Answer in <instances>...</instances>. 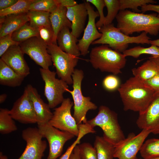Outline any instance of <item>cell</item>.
I'll use <instances>...</instances> for the list:
<instances>
[{
    "instance_id": "f6af8a7d",
    "label": "cell",
    "mask_w": 159,
    "mask_h": 159,
    "mask_svg": "<svg viewBox=\"0 0 159 159\" xmlns=\"http://www.w3.org/2000/svg\"><path fill=\"white\" fill-rule=\"evenodd\" d=\"M69 159H81L78 145L74 148Z\"/></svg>"
},
{
    "instance_id": "ac0fdd59",
    "label": "cell",
    "mask_w": 159,
    "mask_h": 159,
    "mask_svg": "<svg viewBox=\"0 0 159 159\" xmlns=\"http://www.w3.org/2000/svg\"><path fill=\"white\" fill-rule=\"evenodd\" d=\"M67 8V16L72 23L71 33L78 38L84 31L88 12L84 2Z\"/></svg>"
},
{
    "instance_id": "603a6c76",
    "label": "cell",
    "mask_w": 159,
    "mask_h": 159,
    "mask_svg": "<svg viewBox=\"0 0 159 159\" xmlns=\"http://www.w3.org/2000/svg\"><path fill=\"white\" fill-rule=\"evenodd\" d=\"M24 78L8 66L0 59V84L15 87L20 86Z\"/></svg>"
},
{
    "instance_id": "ffe728a7",
    "label": "cell",
    "mask_w": 159,
    "mask_h": 159,
    "mask_svg": "<svg viewBox=\"0 0 159 159\" xmlns=\"http://www.w3.org/2000/svg\"><path fill=\"white\" fill-rule=\"evenodd\" d=\"M67 26L63 27L57 37L58 47L63 51L78 57L81 54L77 42L79 40L70 32Z\"/></svg>"
},
{
    "instance_id": "ba28073f",
    "label": "cell",
    "mask_w": 159,
    "mask_h": 159,
    "mask_svg": "<svg viewBox=\"0 0 159 159\" xmlns=\"http://www.w3.org/2000/svg\"><path fill=\"white\" fill-rule=\"evenodd\" d=\"M41 75L45 84L44 94L50 108H55L64 99V93L68 89L64 81L56 78V72L49 69H39Z\"/></svg>"
},
{
    "instance_id": "6da1fadb",
    "label": "cell",
    "mask_w": 159,
    "mask_h": 159,
    "mask_svg": "<svg viewBox=\"0 0 159 159\" xmlns=\"http://www.w3.org/2000/svg\"><path fill=\"white\" fill-rule=\"evenodd\" d=\"M125 111L139 113L146 109L155 92L144 82L133 77L120 85L117 89Z\"/></svg>"
},
{
    "instance_id": "f35d334b",
    "label": "cell",
    "mask_w": 159,
    "mask_h": 159,
    "mask_svg": "<svg viewBox=\"0 0 159 159\" xmlns=\"http://www.w3.org/2000/svg\"><path fill=\"white\" fill-rule=\"evenodd\" d=\"M85 1L92 4L97 8L100 19L96 23V25L97 28H101L104 25L105 19L103 13L104 8L105 6L104 0H86Z\"/></svg>"
},
{
    "instance_id": "d590c367",
    "label": "cell",
    "mask_w": 159,
    "mask_h": 159,
    "mask_svg": "<svg viewBox=\"0 0 159 159\" xmlns=\"http://www.w3.org/2000/svg\"><path fill=\"white\" fill-rule=\"evenodd\" d=\"M79 134L76 140L69 147L64 153L60 157L59 159H69L75 147L80 142L81 138L85 135L90 133V131L86 126L81 125L79 126Z\"/></svg>"
},
{
    "instance_id": "f546056e",
    "label": "cell",
    "mask_w": 159,
    "mask_h": 159,
    "mask_svg": "<svg viewBox=\"0 0 159 159\" xmlns=\"http://www.w3.org/2000/svg\"><path fill=\"white\" fill-rule=\"evenodd\" d=\"M122 53L126 57L131 56L135 58L142 54H150L153 57L159 58V47L153 44L146 48L138 46L126 49Z\"/></svg>"
},
{
    "instance_id": "30bf717a",
    "label": "cell",
    "mask_w": 159,
    "mask_h": 159,
    "mask_svg": "<svg viewBox=\"0 0 159 159\" xmlns=\"http://www.w3.org/2000/svg\"><path fill=\"white\" fill-rule=\"evenodd\" d=\"M37 124L39 132L49 143V152L47 159H56L61 154L65 143L75 136L56 128L49 122Z\"/></svg>"
},
{
    "instance_id": "681fc988",
    "label": "cell",
    "mask_w": 159,
    "mask_h": 159,
    "mask_svg": "<svg viewBox=\"0 0 159 159\" xmlns=\"http://www.w3.org/2000/svg\"><path fill=\"white\" fill-rule=\"evenodd\" d=\"M139 159H159V157L150 158Z\"/></svg>"
},
{
    "instance_id": "7c38bea8",
    "label": "cell",
    "mask_w": 159,
    "mask_h": 159,
    "mask_svg": "<svg viewBox=\"0 0 159 159\" xmlns=\"http://www.w3.org/2000/svg\"><path fill=\"white\" fill-rule=\"evenodd\" d=\"M24 54L28 55L35 63L44 69L52 65L51 57L47 46L39 36H35L19 44Z\"/></svg>"
},
{
    "instance_id": "b9f144b4",
    "label": "cell",
    "mask_w": 159,
    "mask_h": 159,
    "mask_svg": "<svg viewBox=\"0 0 159 159\" xmlns=\"http://www.w3.org/2000/svg\"><path fill=\"white\" fill-rule=\"evenodd\" d=\"M141 10L143 13L148 11H153L158 13L157 16L159 18V5L149 4L141 7Z\"/></svg>"
},
{
    "instance_id": "52a82bcc",
    "label": "cell",
    "mask_w": 159,
    "mask_h": 159,
    "mask_svg": "<svg viewBox=\"0 0 159 159\" xmlns=\"http://www.w3.org/2000/svg\"><path fill=\"white\" fill-rule=\"evenodd\" d=\"M47 50L58 77L68 85L72 84V75L79 57L63 51L57 44L48 46Z\"/></svg>"
},
{
    "instance_id": "bcb514c9",
    "label": "cell",
    "mask_w": 159,
    "mask_h": 159,
    "mask_svg": "<svg viewBox=\"0 0 159 159\" xmlns=\"http://www.w3.org/2000/svg\"><path fill=\"white\" fill-rule=\"evenodd\" d=\"M149 59L153 61L155 63L159 69V58L153 57L152 56L150 57Z\"/></svg>"
},
{
    "instance_id": "f1b7e54d",
    "label": "cell",
    "mask_w": 159,
    "mask_h": 159,
    "mask_svg": "<svg viewBox=\"0 0 159 159\" xmlns=\"http://www.w3.org/2000/svg\"><path fill=\"white\" fill-rule=\"evenodd\" d=\"M139 151L143 158L159 157V139H148L144 143Z\"/></svg>"
},
{
    "instance_id": "d6a6232c",
    "label": "cell",
    "mask_w": 159,
    "mask_h": 159,
    "mask_svg": "<svg viewBox=\"0 0 159 159\" xmlns=\"http://www.w3.org/2000/svg\"><path fill=\"white\" fill-rule=\"evenodd\" d=\"M107 13L103 25L112 23L120 11L119 0H104Z\"/></svg>"
},
{
    "instance_id": "5bb4252c",
    "label": "cell",
    "mask_w": 159,
    "mask_h": 159,
    "mask_svg": "<svg viewBox=\"0 0 159 159\" xmlns=\"http://www.w3.org/2000/svg\"><path fill=\"white\" fill-rule=\"evenodd\" d=\"M9 112L12 117L19 122L23 124L37 122L32 102L26 87L23 94L14 102Z\"/></svg>"
},
{
    "instance_id": "9a60e30c",
    "label": "cell",
    "mask_w": 159,
    "mask_h": 159,
    "mask_svg": "<svg viewBox=\"0 0 159 159\" xmlns=\"http://www.w3.org/2000/svg\"><path fill=\"white\" fill-rule=\"evenodd\" d=\"M84 1L88 12V19L82 37L79 40L77 44L81 54L83 56L89 52L90 45L102 36V34L97 29L95 22L96 19L99 16L98 12L95 11L90 3Z\"/></svg>"
},
{
    "instance_id": "484cf974",
    "label": "cell",
    "mask_w": 159,
    "mask_h": 159,
    "mask_svg": "<svg viewBox=\"0 0 159 159\" xmlns=\"http://www.w3.org/2000/svg\"><path fill=\"white\" fill-rule=\"evenodd\" d=\"M17 127L14 119L11 116L9 110L7 108L0 109V132L5 135L16 131Z\"/></svg>"
},
{
    "instance_id": "5b68a950",
    "label": "cell",
    "mask_w": 159,
    "mask_h": 159,
    "mask_svg": "<svg viewBox=\"0 0 159 159\" xmlns=\"http://www.w3.org/2000/svg\"><path fill=\"white\" fill-rule=\"evenodd\" d=\"M87 123L93 129L96 126L100 127L103 132V137L115 146L125 138L117 114L106 106H100L97 114Z\"/></svg>"
},
{
    "instance_id": "3957f363",
    "label": "cell",
    "mask_w": 159,
    "mask_h": 159,
    "mask_svg": "<svg viewBox=\"0 0 159 159\" xmlns=\"http://www.w3.org/2000/svg\"><path fill=\"white\" fill-rule=\"evenodd\" d=\"M122 53L110 48L107 44L92 48L89 61L92 67L102 72L111 73L116 75L122 73L127 59Z\"/></svg>"
},
{
    "instance_id": "7402d4cb",
    "label": "cell",
    "mask_w": 159,
    "mask_h": 159,
    "mask_svg": "<svg viewBox=\"0 0 159 159\" xmlns=\"http://www.w3.org/2000/svg\"><path fill=\"white\" fill-rule=\"evenodd\" d=\"M67 11L66 7L58 5L56 9L50 13V20L54 33L53 44H57V35L63 27L66 26L71 28L72 23L67 18Z\"/></svg>"
},
{
    "instance_id": "7dc6e473",
    "label": "cell",
    "mask_w": 159,
    "mask_h": 159,
    "mask_svg": "<svg viewBox=\"0 0 159 159\" xmlns=\"http://www.w3.org/2000/svg\"><path fill=\"white\" fill-rule=\"evenodd\" d=\"M7 95L6 94H3L0 95V103L2 104L6 100Z\"/></svg>"
},
{
    "instance_id": "8992f818",
    "label": "cell",
    "mask_w": 159,
    "mask_h": 159,
    "mask_svg": "<svg viewBox=\"0 0 159 159\" xmlns=\"http://www.w3.org/2000/svg\"><path fill=\"white\" fill-rule=\"evenodd\" d=\"M84 72L81 69H75L72 74L73 80L72 90L68 89L67 92L71 95L73 100L74 113L73 117L77 125L87 122L86 115L89 110H95L97 106L91 101V98L85 97L82 94L81 90V84L84 78Z\"/></svg>"
},
{
    "instance_id": "9c48e42d",
    "label": "cell",
    "mask_w": 159,
    "mask_h": 159,
    "mask_svg": "<svg viewBox=\"0 0 159 159\" xmlns=\"http://www.w3.org/2000/svg\"><path fill=\"white\" fill-rule=\"evenodd\" d=\"M22 138L26 142L25 148L18 159H42L47 147V143L38 128L29 127L24 130ZM0 159H8L7 157L0 153Z\"/></svg>"
},
{
    "instance_id": "2e32d148",
    "label": "cell",
    "mask_w": 159,
    "mask_h": 159,
    "mask_svg": "<svg viewBox=\"0 0 159 159\" xmlns=\"http://www.w3.org/2000/svg\"><path fill=\"white\" fill-rule=\"evenodd\" d=\"M136 123L142 130H148L151 133L159 134V92H155L146 109L139 114Z\"/></svg>"
},
{
    "instance_id": "836d02e7",
    "label": "cell",
    "mask_w": 159,
    "mask_h": 159,
    "mask_svg": "<svg viewBox=\"0 0 159 159\" xmlns=\"http://www.w3.org/2000/svg\"><path fill=\"white\" fill-rule=\"evenodd\" d=\"M120 10L130 8L136 12H141L138 7L149 4L156 3L157 1L153 0H119Z\"/></svg>"
},
{
    "instance_id": "1f68e13d",
    "label": "cell",
    "mask_w": 159,
    "mask_h": 159,
    "mask_svg": "<svg viewBox=\"0 0 159 159\" xmlns=\"http://www.w3.org/2000/svg\"><path fill=\"white\" fill-rule=\"evenodd\" d=\"M58 6L56 0H33L30 6L29 11L51 13L56 9Z\"/></svg>"
},
{
    "instance_id": "ab89813d",
    "label": "cell",
    "mask_w": 159,
    "mask_h": 159,
    "mask_svg": "<svg viewBox=\"0 0 159 159\" xmlns=\"http://www.w3.org/2000/svg\"><path fill=\"white\" fill-rule=\"evenodd\" d=\"M11 34H9L0 38V57L11 46L19 45V43L13 40L11 38Z\"/></svg>"
},
{
    "instance_id": "44dd1931",
    "label": "cell",
    "mask_w": 159,
    "mask_h": 159,
    "mask_svg": "<svg viewBox=\"0 0 159 159\" xmlns=\"http://www.w3.org/2000/svg\"><path fill=\"white\" fill-rule=\"evenodd\" d=\"M29 21L27 13L0 17V38L12 34Z\"/></svg>"
},
{
    "instance_id": "60d3db41",
    "label": "cell",
    "mask_w": 159,
    "mask_h": 159,
    "mask_svg": "<svg viewBox=\"0 0 159 159\" xmlns=\"http://www.w3.org/2000/svg\"><path fill=\"white\" fill-rule=\"evenodd\" d=\"M144 82L155 92H159V73Z\"/></svg>"
},
{
    "instance_id": "4fadbf2b",
    "label": "cell",
    "mask_w": 159,
    "mask_h": 159,
    "mask_svg": "<svg viewBox=\"0 0 159 159\" xmlns=\"http://www.w3.org/2000/svg\"><path fill=\"white\" fill-rule=\"evenodd\" d=\"M151 133L148 130L143 129L136 135L130 133L126 138L115 146L114 158L118 159H135L146 139Z\"/></svg>"
},
{
    "instance_id": "4dcf8cb0",
    "label": "cell",
    "mask_w": 159,
    "mask_h": 159,
    "mask_svg": "<svg viewBox=\"0 0 159 159\" xmlns=\"http://www.w3.org/2000/svg\"><path fill=\"white\" fill-rule=\"evenodd\" d=\"M33 0H18L14 4L7 9L0 10V17L11 14L27 13Z\"/></svg>"
},
{
    "instance_id": "4316f807",
    "label": "cell",
    "mask_w": 159,
    "mask_h": 159,
    "mask_svg": "<svg viewBox=\"0 0 159 159\" xmlns=\"http://www.w3.org/2000/svg\"><path fill=\"white\" fill-rule=\"evenodd\" d=\"M35 36H39L38 29L32 27L28 22L24 24L11 34V38L20 43Z\"/></svg>"
},
{
    "instance_id": "d4e9b609",
    "label": "cell",
    "mask_w": 159,
    "mask_h": 159,
    "mask_svg": "<svg viewBox=\"0 0 159 159\" xmlns=\"http://www.w3.org/2000/svg\"><path fill=\"white\" fill-rule=\"evenodd\" d=\"M98 159H113L115 145L103 136L95 137L94 143Z\"/></svg>"
},
{
    "instance_id": "cb8c5ba5",
    "label": "cell",
    "mask_w": 159,
    "mask_h": 159,
    "mask_svg": "<svg viewBox=\"0 0 159 159\" xmlns=\"http://www.w3.org/2000/svg\"><path fill=\"white\" fill-rule=\"evenodd\" d=\"M134 77L145 81L159 73V69L155 63L149 59L141 66L132 69Z\"/></svg>"
},
{
    "instance_id": "e0dca14e",
    "label": "cell",
    "mask_w": 159,
    "mask_h": 159,
    "mask_svg": "<svg viewBox=\"0 0 159 159\" xmlns=\"http://www.w3.org/2000/svg\"><path fill=\"white\" fill-rule=\"evenodd\" d=\"M19 45L11 46L1 57L9 67L25 78L30 74V68L24 57Z\"/></svg>"
},
{
    "instance_id": "c3c4849f",
    "label": "cell",
    "mask_w": 159,
    "mask_h": 159,
    "mask_svg": "<svg viewBox=\"0 0 159 159\" xmlns=\"http://www.w3.org/2000/svg\"><path fill=\"white\" fill-rule=\"evenodd\" d=\"M150 44L155 45L159 47V39L154 40H150Z\"/></svg>"
},
{
    "instance_id": "7bdbcfd3",
    "label": "cell",
    "mask_w": 159,
    "mask_h": 159,
    "mask_svg": "<svg viewBox=\"0 0 159 159\" xmlns=\"http://www.w3.org/2000/svg\"><path fill=\"white\" fill-rule=\"evenodd\" d=\"M18 1V0H0V10L9 7Z\"/></svg>"
},
{
    "instance_id": "8d00e7d4",
    "label": "cell",
    "mask_w": 159,
    "mask_h": 159,
    "mask_svg": "<svg viewBox=\"0 0 159 159\" xmlns=\"http://www.w3.org/2000/svg\"><path fill=\"white\" fill-rule=\"evenodd\" d=\"M38 30L39 37L47 46L53 44L54 33L51 26H41Z\"/></svg>"
},
{
    "instance_id": "83f0119b",
    "label": "cell",
    "mask_w": 159,
    "mask_h": 159,
    "mask_svg": "<svg viewBox=\"0 0 159 159\" xmlns=\"http://www.w3.org/2000/svg\"><path fill=\"white\" fill-rule=\"evenodd\" d=\"M29 19V25L34 28L51 26L50 20V13L40 11H29L27 13Z\"/></svg>"
},
{
    "instance_id": "277c9868",
    "label": "cell",
    "mask_w": 159,
    "mask_h": 159,
    "mask_svg": "<svg viewBox=\"0 0 159 159\" xmlns=\"http://www.w3.org/2000/svg\"><path fill=\"white\" fill-rule=\"evenodd\" d=\"M98 29L102 36L93 42L92 45L107 44L112 49L122 53L127 49L130 44H150V38L144 32L137 36H129L114 26L112 23L103 25Z\"/></svg>"
},
{
    "instance_id": "7a4b0ae2",
    "label": "cell",
    "mask_w": 159,
    "mask_h": 159,
    "mask_svg": "<svg viewBox=\"0 0 159 159\" xmlns=\"http://www.w3.org/2000/svg\"><path fill=\"white\" fill-rule=\"evenodd\" d=\"M115 18L117 27L128 36L141 32L156 36L159 33V18L157 13L145 14L125 9L120 10Z\"/></svg>"
},
{
    "instance_id": "8fae6325",
    "label": "cell",
    "mask_w": 159,
    "mask_h": 159,
    "mask_svg": "<svg viewBox=\"0 0 159 159\" xmlns=\"http://www.w3.org/2000/svg\"><path fill=\"white\" fill-rule=\"evenodd\" d=\"M73 105L70 98H64L61 105L54 108L52 117L49 122L56 128L77 137L79 134L78 125L71 112Z\"/></svg>"
},
{
    "instance_id": "ee69618b",
    "label": "cell",
    "mask_w": 159,
    "mask_h": 159,
    "mask_svg": "<svg viewBox=\"0 0 159 159\" xmlns=\"http://www.w3.org/2000/svg\"><path fill=\"white\" fill-rule=\"evenodd\" d=\"M58 5L65 7H71L77 4V2L74 0H56Z\"/></svg>"
},
{
    "instance_id": "d6986e66",
    "label": "cell",
    "mask_w": 159,
    "mask_h": 159,
    "mask_svg": "<svg viewBox=\"0 0 159 159\" xmlns=\"http://www.w3.org/2000/svg\"><path fill=\"white\" fill-rule=\"evenodd\" d=\"M25 87L33 104L37 117V123L49 122L53 113L48 104L43 101L36 89L32 85L29 84Z\"/></svg>"
},
{
    "instance_id": "74e56055",
    "label": "cell",
    "mask_w": 159,
    "mask_h": 159,
    "mask_svg": "<svg viewBox=\"0 0 159 159\" xmlns=\"http://www.w3.org/2000/svg\"><path fill=\"white\" fill-rule=\"evenodd\" d=\"M102 84L103 87L109 91L117 90L120 85L119 79L113 74L106 76L104 79Z\"/></svg>"
},
{
    "instance_id": "e575fe53",
    "label": "cell",
    "mask_w": 159,
    "mask_h": 159,
    "mask_svg": "<svg viewBox=\"0 0 159 159\" xmlns=\"http://www.w3.org/2000/svg\"><path fill=\"white\" fill-rule=\"evenodd\" d=\"M78 145L81 159H98L95 149L90 143H84Z\"/></svg>"
}]
</instances>
